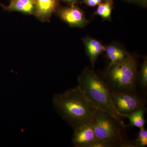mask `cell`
<instances>
[{"label":"cell","mask_w":147,"mask_h":147,"mask_svg":"<svg viewBox=\"0 0 147 147\" xmlns=\"http://www.w3.org/2000/svg\"><path fill=\"white\" fill-rule=\"evenodd\" d=\"M72 142L76 147H91L96 140L91 123L83 124L73 129Z\"/></svg>","instance_id":"cell-7"},{"label":"cell","mask_w":147,"mask_h":147,"mask_svg":"<svg viewBox=\"0 0 147 147\" xmlns=\"http://www.w3.org/2000/svg\"><path fill=\"white\" fill-rule=\"evenodd\" d=\"M0 6L5 10L16 11L28 14L35 13V0H11L9 5L5 6L0 3Z\"/></svg>","instance_id":"cell-10"},{"label":"cell","mask_w":147,"mask_h":147,"mask_svg":"<svg viewBox=\"0 0 147 147\" xmlns=\"http://www.w3.org/2000/svg\"><path fill=\"white\" fill-rule=\"evenodd\" d=\"M137 60L131 54L123 61L108 67L103 79L112 91L137 90Z\"/></svg>","instance_id":"cell-3"},{"label":"cell","mask_w":147,"mask_h":147,"mask_svg":"<svg viewBox=\"0 0 147 147\" xmlns=\"http://www.w3.org/2000/svg\"><path fill=\"white\" fill-rule=\"evenodd\" d=\"M142 90H146L147 87V59L146 57L144 58L141 65L140 71H138L137 77V86Z\"/></svg>","instance_id":"cell-14"},{"label":"cell","mask_w":147,"mask_h":147,"mask_svg":"<svg viewBox=\"0 0 147 147\" xmlns=\"http://www.w3.org/2000/svg\"><path fill=\"white\" fill-rule=\"evenodd\" d=\"M83 41L87 56L92 67H94L95 63L98 56L105 52V46L97 40L90 37L84 38Z\"/></svg>","instance_id":"cell-9"},{"label":"cell","mask_w":147,"mask_h":147,"mask_svg":"<svg viewBox=\"0 0 147 147\" xmlns=\"http://www.w3.org/2000/svg\"><path fill=\"white\" fill-rule=\"evenodd\" d=\"M82 2L90 7H94L102 2V0H83Z\"/></svg>","instance_id":"cell-17"},{"label":"cell","mask_w":147,"mask_h":147,"mask_svg":"<svg viewBox=\"0 0 147 147\" xmlns=\"http://www.w3.org/2000/svg\"><path fill=\"white\" fill-rule=\"evenodd\" d=\"M91 147H113L111 143L104 140L96 139Z\"/></svg>","instance_id":"cell-16"},{"label":"cell","mask_w":147,"mask_h":147,"mask_svg":"<svg viewBox=\"0 0 147 147\" xmlns=\"http://www.w3.org/2000/svg\"><path fill=\"white\" fill-rule=\"evenodd\" d=\"M61 1H63L65 2L66 3L70 4L71 5L74 4L79 0H61Z\"/></svg>","instance_id":"cell-19"},{"label":"cell","mask_w":147,"mask_h":147,"mask_svg":"<svg viewBox=\"0 0 147 147\" xmlns=\"http://www.w3.org/2000/svg\"><path fill=\"white\" fill-rule=\"evenodd\" d=\"M91 123L96 139L109 142L113 147H122L124 143L129 140L126 125L122 120L105 111L97 108Z\"/></svg>","instance_id":"cell-4"},{"label":"cell","mask_w":147,"mask_h":147,"mask_svg":"<svg viewBox=\"0 0 147 147\" xmlns=\"http://www.w3.org/2000/svg\"><path fill=\"white\" fill-rule=\"evenodd\" d=\"M129 1L138 4L139 5L145 7L147 5V0H127Z\"/></svg>","instance_id":"cell-18"},{"label":"cell","mask_w":147,"mask_h":147,"mask_svg":"<svg viewBox=\"0 0 147 147\" xmlns=\"http://www.w3.org/2000/svg\"><path fill=\"white\" fill-rule=\"evenodd\" d=\"M59 0H35L34 15L40 21H50L53 13L59 9Z\"/></svg>","instance_id":"cell-8"},{"label":"cell","mask_w":147,"mask_h":147,"mask_svg":"<svg viewBox=\"0 0 147 147\" xmlns=\"http://www.w3.org/2000/svg\"><path fill=\"white\" fill-rule=\"evenodd\" d=\"M146 111V107H142L132 113L123 115L122 117L128 119L131 126L141 129L144 127L146 123L144 115Z\"/></svg>","instance_id":"cell-12"},{"label":"cell","mask_w":147,"mask_h":147,"mask_svg":"<svg viewBox=\"0 0 147 147\" xmlns=\"http://www.w3.org/2000/svg\"><path fill=\"white\" fill-rule=\"evenodd\" d=\"M77 81L78 86L98 108L115 117L121 118L112 102L110 89L103 79L98 76L93 69L85 67Z\"/></svg>","instance_id":"cell-2"},{"label":"cell","mask_w":147,"mask_h":147,"mask_svg":"<svg viewBox=\"0 0 147 147\" xmlns=\"http://www.w3.org/2000/svg\"><path fill=\"white\" fill-rule=\"evenodd\" d=\"M113 2L104 1L98 5L94 13L95 15H98L105 20H111V13L113 9Z\"/></svg>","instance_id":"cell-13"},{"label":"cell","mask_w":147,"mask_h":147,"mask_svg":"<svg viewBox=\"0 0 147 147\" xmlns=\"http://www.w3.org/2000/svg\"><path fill=\"white\" fill-rule=\"evenodd\" d=\"M136 139L134 140L136 147H145L147 146V130L145 127L139 129Z\"/></svg>","instance_id":"cell-15"},{"label":"cell","mask_w":147,"mask_h":147,"mask_svg":"<svg viewBox=\"0 0 147 147\" xmlns=\"http://www.w3.org/2000/svg\"><path fill=\"white\" fill-rule=\"evenodd\" d=\"M112 102L119 117L146 107V99L137 90L117 92L110 90Z\"/></svg>","instance_id":"cell-5"},{"label":"cell","mask_w":147,"mask_h":147,"mask_svg":"<svg viewBox=\"0 0 147 147\" xmlns=\"http://www.w3.org/2000/svg\"><path fill=\"white\" fill-rule=\"evenodd\" d=\"M57 11L58 16L70 26L84 28L89 23L83 11L74 4L69 7L58 9Z\"/></svg>","instance_id":"cell-6"},{"label":"cell","mask_w":147,"mask_h":147,"mask_svg":"<svg viewBox=\"0 0 147 147\" xmlns=\"http://www.w3.org/2000/svg\"><path fill=\"white\" fill-rule=\"evenodd\" d=\"M53 103L57 113L73 129L91 123L98 108L79 86L55 94Z\"/></svg>","instance_id":"cell-1"},{"label":"cell","mask_w":147,"mask_h":147,"mask_svg":"<svg viewBox=\"0 0 147 147\" xmlns=\"http://www.w3.org/2000/svg\"><path fill=\"white\" fill-rule=\"evenodd\" d=\"M104 1H108L113 2V0H104Z\"/></svg>","instance_id":"cell-20"},{"label":"cell","mask_w":147,"mask_h":147,"mask_svg":"<svg viewBox=\"0 0 147 147\" xmlns=\"http://www.w3.org/2000/svg\"><path fill=\"white\" fill-rule=\"evenodd\" d=\"M105 52L106 57L109 61L108 67L123 61L130 54L122 47L115 44L105 46Z\"/></svg>","instance_id":"cell-11"}]
</instances>
